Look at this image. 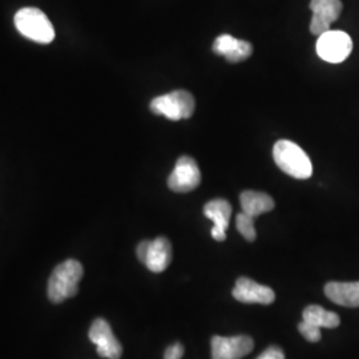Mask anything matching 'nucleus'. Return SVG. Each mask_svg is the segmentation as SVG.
Here are the masks:
<instances>
[{
  "label": "nucleus",
  "mask_w": 359,
  "mask_h": 359,
  "mask_svg": "<svg viewBox=\"0 0 359 359\" xmlns=\"http://www.w3.org/2000/svg\"><path fill=\"white\" fill-rule=\"evenodd\" d=\"M236 225L237 229L241 233V236L244 237L246 241L253 243L256 240L257 231L255 228V217L246 215V213H240L236 219Z\"/></svg>",
  "instance_id": "obj_17"
},
{
  "label": "nucleus",
  "mask_w": 359,
  "mask_h": 359,
  "mask_svg": "<svg viewBox=\"0 0 359 359\" xmlns=\"http://www.w3.org/2000/svg\"><path fill=\"white\" fill-rule=\"evenodd\" d=\"M84 276V269L76 259H67L57 265L48 280V298L52 304H62L79 292V283Z\"/></svg>",
  "instance_id": "obj_1"
},
{
  "label": "nucleus",
  "mask_w": 359,
  "mask_h": 359,
  "mask_svg": "<svg viewBox=\"0 0 359 359\" xmlns=\"http://www.w3.org/2000/svg\"><path fill=\"white\" fill-rule=\"evenodd\" d=\"M201 184V170L197 161L189 156H181L173 172L168 177V187L176 193L192 192Z\"/></svg>",
  "instance_id": "obj_7"
},
{
  "label": "nucleus",
  "mask_w": 359,
  "mask_h": 359,
  "mask_svg": "<svg viewBox=\"0 0 359 359\" xmlns=\"http://www.w3.org/2000/svg\"><path fill=\"white\" fill-rule=\"evenodd\" d=\"M212 359H241L255 348V342L248 335L213 337L210 341Z\"/></svg>",
  "instance_id": "obj_9"
},
{
  "label": "nucleus",
  "mask_w": 359,
  "mask_h": 359,
  "mask_svg": "<svg viewBox=\"0 0 359 359\" xmlns=\"http://www.w3.org/2000/svg\"><path fill=\"white\" fill-rule=\"evenodd\" d=\"M90 339L92 344L97 346V354L107 359H120L123 354V347L117 341L109 323L97 318L95 320L90 329Z\"/></svg>",
  "instance_id": "obj_10"
},
{
  "label": "nucleus",
  "mask_w": 359,
  "mask_h": 359,
  "mask_svg": "<svg viewBox=\"0 0 359 359\" xmlns=\"http://www.w3.org/2000/svg\"><path fill=\"white\" fill-rule=\"evenodd\" d=\"M325 294L339 306L359 308V283H326Z\"/></svg>",
  "instance_id": "obj_14"
},
{
  "label": "nucleus",
  "mask_w": 359,
  "mask_h": 359,
  "mask_svg": "<svg viewBox=\"0 0 359 359\" xmlns=\"http://www.w3.org/2000/svg\"><path fill=\"white\" fill-rule=\"evenodd\" d=\"M231 294L237 301L244 304L270 305L276 299V294L270 287L255 283L253 280L246 277L237 280Z\"/></svg>",
  "instance_id": "obj_11"
},
{
  "label": "nucleus",
  "mask_w": 359,
  "mask_h": 359,
  "mask_svg": "<svg viewBox=\"0 0 359 359\" xmlns=\"http://www.w3.org/2000/svg\"><path fill=\"white\" fill-rule=\"evenodd\" d=\"M149 108L154 115L165 116L172 121H180L192 117L196 102L191 92L176 90L154 97L149 104Z\"/></svg>",
  "instance_id": "obj_4"
},
{
  "label": "nucleus",
  "mask_w": 359,
  "mask_h": 359,
  "mask_svg": "<svg viewBox=\"0 0 359 359\" xmlns=\"http://www.w3.org/2000/svg\"><path fill=\"white\" fill-rule=\"evenodd\" d=\"M353 51V40L344 31H327L317 40V53L322 60L338 65L345 62Z\"/></svg>",
  "instance_id": "obj_5"
},
{
  "label": "nucleus",
  "mask_w": 359,
  "mask_h": 359,
  "mask_svg": "<svg viewBox=\"0 0 359 359\" xmlns=\"http://www.w3.org/2000/svg\"><path fill=\"white\" fill-rule=\"evenodd\" d=\"M204 215L213 222L212 237L221 243L226 240V229L231 217V205L224 198H216L204 206Z\"/></svg>",
  "instance_id": "obj_13"
},
{
  "label": "nucleus",
  "mask_w": 359,
  "mask_h": 359,
  "mask_svg": "<svg viewBox=\"0 0 359 359\" xmlns=\"http://www.w3.org/2000/svg\"><path fill=\"white\" fill-rule=\"evenodd\" d=\"M240 203L243 212L255 218L264 213H269L274 209V200L271 198V196L268 193L257 191H245L241 193Z\"/></svg>",
  "instance_id": "obj_15"
},
{
  "label": "nucleus",
  "mask_w": 359,
  "mask_h": 359,
  "mask_svg": "<svg viewBox=\"0 0 359 359\" xmlns=\"http://www.w3.org/2000/svg\"><path fill=\"white\" fill-rule=\"evenodd\" d=\"M137 258L154 273H161L172 262V244L167 237L145 240L136 249Z\"/></svg>",
  "instance_id": "obj_6"
},
{
  "label": "nucleus",
  "mask_w": 359,
  "mask_h": 359,
  "mask_svg": "<svg viewBox=\"0 0 359 359\" xmlns=\"http://www.w3.org/2000/svg\"><path fill=\"white\" fill-rule=\"evenodd\" d=\"M184 346L181 344H175L172 346L168 347L164 354V359H181L184 355Z\"/></svg>",
  "instance_id": "obj_19"
},
{
  "label": "nucleus",
  "mask_w": 359,
  "mask_h": 359,
  "mask_svg": "<svg viewBox=\"0 0 359 359\" xmlns=\"http://www.w3.org/2000/svg\"><path fill=\"white\" fill-rule=\"evenodd\" d=\"M213 52L218 56H224L229 63H241L252 56L253 46L246 40L224 34L215 40Z\"/></svg>",
  "instance_id": "obj_12"
},
{
  "label": "nucleus",
  "mask_w": 359,
  "mask_h": 359,
  "mask_svg": "<svg viewBox=\"0 0 359 359\" xmlns=\"http://www.w3.org/2000/svg\"><path fill=\"white\" fill-rule=\"evenodd\" d=\"M310 10L313 18L310 22V31L316 36H321L330 31V27L341 16L344 4L341 0H311Z\"/></svg>",
  "instance_id": "obj_8"
},
{
  "label": "nucleus",
  "mask_w": 359,
  "mask_h": 359,
  "mask_svg": "<svg viewBox=\"0 0 359 359\" xmlns=\"http://www.w3.org/2000/svg\"><path fill=\"white\" fill-rule=\"evenodd\" d=\"M304 321L311 323L317 327H326V329H334L337 327L341 320L339 316L333 311H327L318 305H310L304 310Z\"/></svg>",
  "instance_id": "obj_16"
},
{
  "label": "nucleus",
  "mask_w": 359,
  "mask_h": 359,
  "mask_svg": "<svg viewBox=\"0 0 359 359\" xmlns=\"http://www.w3.org/2000/svg\"><path fill=\"white\" fill-rule=\"evenodd\" d=\"M16 29L32 41L40 44H48L55 39V29L47 15L39 8L26 7L19 10L15 15Z\"/></svg>",
  "instance_id": "obj_3"
},
{
  "label": "nucleus",
  "mask_w": 359,
  "mask_h": 359,
  "mask_svg": "<svg viewBox=\"0 0 359 359\" xmlns=\"http://www.w3.org/2000/svg\"><path fill=\"white\" fill-rule=\"evenodd\" d=\"M298 330L308 339L309 342H318L321 339V329L308 322H301L298 325Z\"/></svg>",
  "instance_id": "obj_18"
},
{
  "label": "nucleus",
  "mask_w": 359,
  "mask_h": 359,
  "mask_svg": "<svg viewBox=\"0 0 359 359\" xmlns=\"http://www.w3.org/2000/svg\"><path fill=\"white\" fill-rule=\"evenodd\" d=\"M273 158L277 167L294 179L306 180L313 175V165L306 152L289 140H280L273 147Z\"/></svg>",
  "instance_id": "obj_2"
},
{
  "label": "nucleus",
  "mask_w": 359,
  "mask_h": 359,
  "mask_svg": "<svg viewBox=\"0 0 359 359\" xmlns=\"http://www.w3.org/2000/svg\"><path fill=\"white\" fill-rule=\"evenodd\" d=\"M257 359H285V354L280 347L271 346L266 348Z\"/></svg>",
  "instance_id": "obj_20"
}]
</instances>
